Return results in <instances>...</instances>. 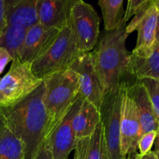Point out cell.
<instances>
[{"label":"cell","mask_w":159,"mask_h":159,"mask_svg":"<svg viewBox=\"0 0 159 159\" xmlns=\"http://www.w3.org/2000/svg\"><path fill=\"white\" fill-rule=\"evenodd\" d=\"M42 82L31 94L12 107L0 109L5 126L25 147V159H34L46 139L48 116Z\"/></svg>","instance_id":"obj_1"},{"label":"cell","mask_w":159,"mask_h":159,"mask_svg":"<svg viewBox=\"0 0 159 159\" xmlns=\"http://www.w3.org/2000/svg\"><path fill=\"white\" fill-rule=\"evenodd\" d=\"M127 23L123 21L117 29L106 31L93 51L94 66L104 95L116 89L127 81L130 54L126 48L129 34L126 32Z\"/></svg>","instance_id":"obj_2"},{"label":"cell","mask_w":159,"mask_h":159,"mask_svg":"<svg viewBox=\"0 0 159 159\" xmlns=\"http://www.w3.org/2000/svg\"><path fill=\"white\" fill-rule=\"evenodd\" d=\"M43 82L45 89L43 102L48 116L47 138L79 96V77L69 68L49 76Z\"/></svg>","instance_id":"obj_3"},{"label":"cell","mask_w":159,"mask_h":159,"mask_svg":"<svg viewBox=\"0 0 159 159\" xmlns=\"http://www.w3.org/2000/svg\"><path fill=\"white\" fill-rule=\"evenodd\" d=\"M82 54L76 46L68 26L61 30L48 50L31 64L32 72L37 79H47L68 69Z\"/></svg>","instance_id":"obj_4"},{"label":"cell","mask_w":159,"mask_h":159,"mask_svg":"<svg viewBox=\"0 0 159 159\" xmlns=\"http://www.w3.org/2000/svg\"><path fill=\"white\" fill-rule=\"evenodd\" d=\"M43 80L33 74L31 64L14 59L9 71L0 78V109L12 107L33 93Z\"/></svg>","instance_id":"obj_5"},{"label":"cell","mask_w":159,"mask_h":159,"mask_svg":"<svg viewBox=\"0 0 159 159\" xmlns=\"http://www.w3.org/2000/svg\"><path fill=\"white\" fill-rule=\"evenodd\" d=\"M99 25L100 18L93 6L82 0H74L70 10L68 27L82 53L94 49L99 39Z\"/></svg>","instance_id":"obj_6"},{"label":"cell","mask_w":159,"mask_h":159,"mask_svg":"<svg viewBox=\"0 0 159 159\" xmlns=\"http://www.w3.org/2000/svg\"><path fill=\"white\" fill-rule=\"evenodd\" d=\"M122 90L123 83L116 89L106 93L99 109L109 159H124L120 155V146Z\"/></svg>","instance_id":"obj_7"},{"label":"cell","mask_w":159,"mask_h":159,"mask_svg":"<svg viewBox=\"0 0 159 159\" xmlns=\"http://www.w3.org/2000/svg\"><path fill=\"white\" fill-rule=\"evenodd\" d=\"M128 82L123 83L120 123V155L124 159L136 154L138 141L141 137L139 113L134 101L127 91Z\"/></svg>","instance_id":"obj_8"},{"label":"cell","mask_w":159,"mask_h":159,"mask_svg":"<svg viewBox=\"0 0 159 159\" xmlns=\"http://www.w3.org/2000/svg\"><path fill=\"white\" fill-rule=\"evenodd\" d=\"M83 99L79 95L66 115L43 142L54 159L68 158L70 153L75 150L77 140L72 127V119L80 108Z\"/></svg>","instance_id":"obj_9"},{"label":"cell","mask_w":159,"mask_h":159,"mask_svg":"<svg viewBox=\"0 0 159 159\" xmlns=\"http://www.w3.org/2000/svg\"><path fill=\"white\" fill-rule=\"evenodd\" d=\"M70 68L79 75V95L99 110L104 93L95 68L91 51L82 53Z\"/></svg>","instance_id":"obj_10"},{"label":"cell","mask_w":159,"mask_h":159,"mask_svg":"<svg viewBox=\"0 0 159 159\" xmlns=\"http://www.w3.org/2000/svg\"><path fill=\"white\" fill-rule=\"evenodd\" d=\"M60 30L49 28L40 23L27 30L18 59L32 64L52 44Z\"/></svg>","instance_id":"obj_11"},{"label":"cell","mask_w":159,"mask_h":159,"mask_svg":"<svg viewBox=\"0 0 159 159\" xmlns=\"http://www.w3.org/2000/svg\"><path fill=\"white\" fill-rule=\"evenodd\" d=\"M74 0H37V10L40 24L58 30L68 26Z\"/></svg>","instance_id":"obj_12"},{"label":"cell","mask_w":159,"mask_h":159,"mask_svg":"<svg viewBox=\"0 0 159 159\" xmlns=\"http://www.w3.org/2000/svg\"><path fill=\"white\" fill-rule=\"evenodd\" d=\"M127 91L134 101L139 113L141 136L148 132L156 131L159 122L154 113L150 99L144 85L140 80L135 79L133 83L128 82Z\"/></svg>","instance_id":"obj_13"},{"label":"cell","mask_w":159,"mask_h":159,"mask_svg":"<svg viewBox=\"0 0 159 159\" xmlns=\"http://www.w3.org/2000/svg\"><path fill=\"white\" fill-rule=\"evenodd\" d=\"M158 14V9L153 2L137 26L138 40L136 47L130 54L131 55L138 58H145L153 51Z\"/></svg>","instance_id":"obj_14"},{"label":"cell","mask_w":159,"mask_h":159,"mask_svg":"<svg viewBox=\"0 0 159 159\" xmlns=\"http://www.w3.org/2000/svg\"><path fill=\"white\" fill-rule=\"evenodd\" d=\"M37 0H5L7 25H16L28 30L38 23Z\"/></svg>","instance_id":"obj_15"},{"label":"cell","mask_w":159,"mask_h":159,"mask_svg":"<svg viewBox=\"0 0 159 159\" xmlns=\"http://www.w3.org/2000/svg\"><path fill=\"white\" fill-rule=\"evenodd\" d=\"M73 159H109L101 121L93 134L76 141Z\"/></svg>","instance_id":"obj_16"},{"label":"cell","mask_w":159,"mask_h":159,"mask_svg":"<svg viewBox=\"0 0 159 159\" xmlns=\"http://www.w3.org/2000/svg\"><path fill=\"white\" fill-rule=\"evenodd\" d=\"M100 121L99 110L93 103L83 99L80 108L72 119V127L76 140L93 134Z\"/></svg>","instance_id":"obj_17"},{"label":"cell","mask_w":159,"mask_h":159,"mask_svg":"<svg viewBox=\"0 0 159 159\" xmlns=\"http://www.w3.org/2000/svg\"><path fill=\"white\" fill-rule=\"evenodd\" d=\"M128 74L138 80L152 79L159 81V44L145 58L130 54Z\"/></svg>","instance_id":"obj_18"},{"label":"cell","mask_w":159,"mask_h":159,"mask_svg":"<svg viewBox=\"0 0 159 159\" xmlns=\"http://www.w3.org/2000/svg\"><path fill=\"white\" fill-rule=\"evenodd\" d=\"M124 2V0H99L98 2L107 32L117 29L123 23Z\"/></svg>","instance_id":"obj_19"},{"label":"cell","mask_w":159,"mask_h":159,"mask_svg":"<svg viewBox=\"0 0 159 159\" xmlns=\"http://www.w3.org/2000/svg\"><path fill=\"white\" fill-rule=\"evenodd\" d=\"M0 159H25V147L7 127L0 128Z\"/></svg>","instance_id":"obj_20"},{"label":"cell","mask_w":159,"mask_h":159,"mask_svg":"<svg viewBox=\"0 0 159 159\" xmlns=\"http://www.w3.org/2000/svg\"><path fill=\"white\" fill-rule=\"evenodd\" d=\"M27 30L16 25H7L0 39V47L6 48L12 57L18 59Z\"/></svg>","instance_id":"obj_21"},{"label":"cell","mask_w":159,"mask_h":159,"mask_svg":"<svg viewBox=\"0 0 159 159\" xmlns=\"http://www.w3.org/2000/svg\"><path fill=\"white\" fill-rule=\"evenodd\" d=\"M147 90L155 116L159 122V81L152 79L140 80Z\"/></svg>","instance_id":"obj_22"},{"label":"cell","mask_w":159,"mask_h":159,"mask_svg":"<svg viewBox=\"0 0 159 159\" xmlns=\"http://www.w3.org/2000/svg\"><path fill=\"white\" fill-rule=\"evenodd\" d=\"M152 4H153V0H144V4L141 6L140 10L137 12V14L134 16V18L132 19L131 21H130V23H129V24L127 25V26H126V32H127V34H131V33H133L134 30H136V28L137 26H138V25L139 24L141 20H142V18L144 16V15H145L148 9L151 7V6H152Z\"/></svg>","instance_id":"obj_23"},{"label":"cell","mask_w":159,"mask_h":159,"mask_svg":"<svg viewBox=\"0 0 159 159\" xmlns=\"http://www.w3.org/2000/svg\"><path fill=\"white\" fill-rule=\"evenodd\" d=\"M156 131H151L143 134L140 138L138 144V149H139L141 155H144L151 152L152 146L155 143Z\"/></svg>","instance_id":"obj_24"},{"label":"cell","mask_w":159,"mask_h":159,"mask_svg":"<svg viewBox=\"0 0 159 159\" xmlns=\"http://www.w3.org/2000/svg\"><path fill=\"white\" fill-rule=\"evenodd\" d=\"M144 2V0H128L127 1V9L124 12V18L123 21L127 23L129 20L132 16H134L137 12L140 10L141 6H143Z\"/></svg>","instance_id":"obj_25"},{"label":"cell","mask_w":159,"mask_h":159,"mask_svg":"<svg viewBox=\"0 0 159 159\" xmlns=\"http://www.w3.org/2000/svg\"><path fill=\"white\" fill-rule=\"evenodd\" d=\"M12 61V57L6 48L0 47V75L3 72L8 64Z\"/></svg>","instance_id":"obj_26"},{"label":"cell","mask_w":159,"mask_h":159,"mask_svg":"<svg viewBox=\"0 0 159 159\" xmlns=\"http://www.w3.org/2000/svg\"><path fill=\"white\" fill-rule=\"evenodd\" d=\"M7 26L6 17V2L5 0H0V39Z\"/></svg>","instance_id":"obj_27"},{"label":"cell","mask_w":159,"mask_h":159,"mask_svg":"<svg viewBox=\"0 0 159 159\" xmlns=\"http://www.w3.org/2000/svg\"><path fill=\"white\" fill-rule=\"evenodd\" d=\"M34 159H54L49 149L46 147L44 143L37 152Z\"/></svg>","instance_id":"obj_28"},{"label":"cell","mask_w":159,"mask_h":159,"mask_svg":"<svg viewBox=\"0 0 159 159\" xmlns=\"http://www.w3.org/2000/svg\"><path fill=\"white\" fill-rule=\"evenodd\" d=\"M132 157H133V159H158V156L155 151H151L144 155L135 154L134 155H132Z\"/></svg>","instance_id":"obj_29"},{"label":"cell","mask_w":159,"mask_h":159,"mask_svg":"<svg viewBox=\"0 0 159 159\" xmlns=\"http://www.w3.org/2000/svg\"><path fill=\"white\" fill-rule=\"evenodd\" d=\"M159 44V12L158 14V18H157V26H156V33H155V40L154 43L153 50Z\"/></svg>","instance_id":"obj_30"},{"label":"cell","mask_w":159,"mask_h":159,"mask_svg":"<svg viewBox=\"0 0 159 159\" xmlns=\"http://www.w3.org/2000/svg\"><path fill=\"white\" fill-rule=\"evenodd\" d=\"M154 144H155V152L159 155V126L156 130V137Z\"/></svg>","instance_id":"obj_31"},{"label":"cell","mask_w":159,"mask_h":159,"mask_svg":"<svg viewBox=\"0 0 159 159\" xmlns=\"http://www.w3.org/2000/svg\"><path fill=\"white\" fill-rule=\"evenodd\" d=\"M6 127V126H5L4 119H3L2 113L1 110H0V128H2V127Z\"/></svg>","instance_id":"obj_32"},{"label":"cell","mask_w":159,"mask_h":159,"mask_svg":"<svg viewBox=\"0 0 159 159\" xmlns=\"http://www.w3.org/2000/svg\"><path fill=\"white\" fill-rule=\"evenodd\" d=\"M153 2L155 7H156V9H158V11L159 12V0H154Z\"/></svg>","instance_id":"obj_33"},{"label":"cell","mask_w":159,"mask_h":159,"mask_svg":"<svg viewBox=\"0 0 159 159\" xmlns=\"http://www.w3.org/2000/svg\"><path fill=\"white\" fill-rule=\"evenodd\" d=\"M125 159H133V157H132V155H131V156L127 157V158H126Z\"/></svg>","instance_id":"obj_34"},{"label":"cell","mask_w":159,"mask_h":159,"mask_svg":"<svg viewBox=\"0 0 159 159\" xmlns=\"http://www.w3.org/2000/svg\"><path fill=\"white\" fill-rule=\"evenodd\" d=\"M157 156H158V159H159V155H158V154H157Z\"/></svg>","instance_id":"obj_35"},{"label":"cell","mask_w":159,"mask_h":159,"mask_svg":"<svg viewBox=\"0 0 159 159\" xmlns=\"http://www.w3.org/2000/svg\"><path fill=\"white\" fill-rule=\"evenodd\" d=\"M67 159H69V158H67Z\"/></svg>","instance_id":"obj_36"}]
</instances>
